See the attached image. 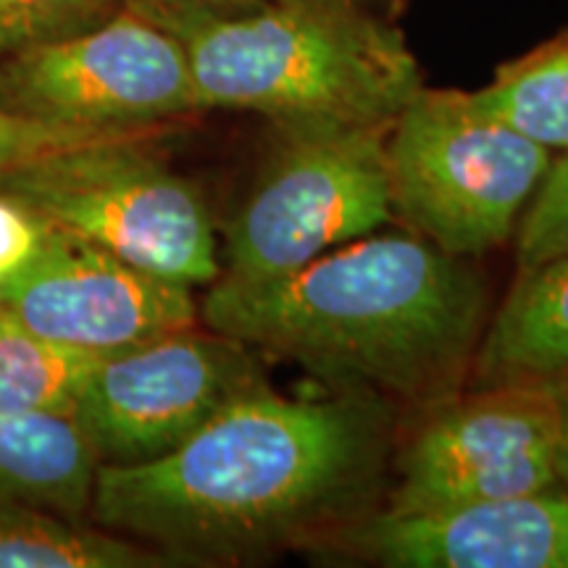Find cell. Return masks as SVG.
I'll list each match as a JSON object with an SVG mask.
<instances>
[{
	"label": "cell",
	"mask_w": 568,
	"mask_h": 568,
	"mask_svg": "<svg viewBox=\"0 0 568 568\" xmlns=\"http://www.w3.org/2000/svg\"><path fill=\"white\" fill-rule=\"evenodd\" d=\"M395 403L368 389L284 397L272 387L226 406L166 456L101 464L98 527L172 564H255L311 552L385 506Z\"/></svg>",
	"instance_id": "obj_1"
},
{
	"label": "cell",
	"mask_w": 568,
	"mask_h": 568,
	"mask_svg": "<svg viewBox=\"0 0 568 568\" xmlns=\"http://www.w3.org/2000/svg\"><path fill=\"white\" fill-rule=\"evenodd\" d=\"M489 314L477 268L414 232L366 234L268 280L219 276L197 308L261 355L416 410L466 387Z\"/></svg>",
	"instance_id": "obj_2"
},
{
	"label": "cell",
	"mask_w": 568,
	"mask_h": 568,
	"mask_svg": "<svg viewBox=\"0 0 568 568\" xmlns=\"http://www.w3.org/2000/svg\"><path fill=\"white\" fill-rule=\"evenodd\" d=\"M201 111L237 109L268 124H393L424 88L387 13L266 6L180 40Z\"/></svg>",
	"instance_id": "obj_3"
},
{
	"label": "cell",
	"mask_w": 568,
	"mask_h": 568,
	"mask_svg": "<svg viewBox=\"0 0 568 568\" xmlns=\"http://www.w3.org/2000/svg\"><path fill=\"white\" fill-rule=\"evenodd\" d=\"M161 134L90 140L0 174V195L119 255L142 272L187 287L222 276L203 195L153 153Z\"/></svg>",
	"instance_id": "obj_4"
},
{
	"label": "cell",
	"mask_w": 568,
	"mask_h": 568,
	"mask_svg": "<svg viewBox=\"0 0 568 568\" xmlns=\"http://www.w3.org/2000/svg\"><path fill=\"white\" fill-rule=\"evenodd\" d=\"M550 163V148L489 116L460 90L422 88L387 132L395 219L458 258L514 237Z\"/></svg>",
	"instance_id": "obj_5"
},
{
	"label": "cell",
	"mask_w": 568,
	"mask_h": 568,
	"mask_svg": "<svg viewBox=\"0 0 568 568\" xmlns=\"http://www.w3.org/2000/svg\"><path fill=\"white\" fill-rule=\"evenodd\" d=\"M382 126L272 124L268 151L224 234V280L258 282L393 222Z\"/></svg>",
	"instance_id": "obj_6"
},
{
	"label": "cell",
	"mask_w": 568,
	"mask_h": 568,
	"mask_svg": "<svg viewBox=\"0 0 568 568\" xmlns=\"http://www.w3.org/2000/svg\"><path fill=\"white\" fill-rule=\"evenodd\" d=\"M0 111L90 138L166 134L203 113L182 42L124 9L0 63Z\"/></svg>",
	"instance_id": "obj_7"
},
{
	"label": "cell",
	"mask_w": 568,
	"mask_h": 568,
	"mask_svg": "<svg viewBox=\"0 0 568 568\" xmlns=\"http://www.w3.org/2000/svg\"><path fill=\"white\" fill-rule=\"evenodd\" d=\"M422 414L424 422L393 453L382 514L435 516L558 487L548 382L474 387Z\"/></svg>",
	"instance_id": "obj_8"
},
{
	"label": "cell",
	"mask_w": 568,
	"mask_h": 568,
	"mask_svg": "<svg viewBox=\"0 0 568 568\" xmlns=\"http://www.w3.org/2000/svg\"><path fill=\"white\" fill-rule=\"evenodd\" d=\"M264 387L258 351L190 324L98 361L74 410L101 464L134 466L172 453L230 403Z\"/></svg>",
	"instance_id": "obj_9"
},
{
	"label": "cell",
	"mask_w": 568,
	"mask_h": 568,
	"mask_svg": "<svg viewBox=\"0 0 568 568\" xmlns=\"http://www.w3.org/2000/svg\"><path fill=\"white\" fill-rule=\"evenodd\" d=\"M0 311L32 335L92 358L197 322L193 287L51 224L38 251L0 282Z\"/></svg>",
	"instance_id": "obj_10"
},
{
	"label": "cell",
	"mask_w": 568,
	"mask_h": 568,
	"mask_svg": "<svg viewBox=\"0 0 568 568\" xmlns=\"http://www.w3.org/2000/svg\"><path fill=\"white\" fill-rule=\"evenodd\" d=\"M308 556L385 568H568V489L558 485L435 516L376 510Z\"/></svg>",
	"instance_id": "obj_11"
},
{
	"label": "cell",
	"mask_w": 568,
	"mask_h": 568,
	"mask_svg": "<svg viewBox=\"0 0 568 568\" xmlns=\"http://www.w3.org/2000/svg\"><path fill=\"white\" fill-rule=\"evenodd\" d=\"M101 456L74 403L0 416V497L80 521L92 506Z\"/></svg>",
	"instance_id": "obj_12"
},
{
	"label": "cell",
	"mask_w": 568,
	"mask_h": 568,
	"mask_svg": "<svg viewBox=\"0 0 568 568\" xmlns=\"http://www.w3.org/2000/svg\"><path fill=\"white\" fill-rule=\"evenodd\" d=\"M568 376V255L521 268L506 301L489 314L471 387Z\"/></svg>",
	"instance_id": "obj_13"
},
{
	"label": "cell",
	"mask_w": 568,
	"mask_h": 568,
	"mask_svg": "<svg viewBox=\"0 0 568 568\" xmlns=\"http://www.w3.org/2000/svg\"><path fill=\"white\" fill-rule=\"evenodd\" d=\"M113 531L0 497V568H142L166 560Z\"/></svg>",
	"instance_id": "obj_14"
},
{
	"label": "cell",
	"mask_w": 568,
	"mask_h": 568,
	"mask_svg": "<svg viewBox=\"0 0 568 568\" xmlns=\"http://www.w3.org/2000/svg\"><path fill=\"white\" fill-rule=\"evenodd\" d=\"M471 101L527 134L529 140L550 148L552 153L568 148V30L558 32L529 53L503 63L495 80L471 92Z\"/></svg>",
	"instance_id": "obj_15"
},
{
	"label": "cell",
	"mask_w": 568,
	"mask_h": 568,
	"mask_svg": "<svg viewBox=\"0 0 568 568\" xmlns=\"http://www.w3.org/2000/svg\"><path fill=\"white\" fill-rule=\"evenodd\" d=\"M98 361L32 335L0 311V416L71 406Z\"/></svg>",
	"instance_id": "obj_16"
},
{
	"label": "cell",
	"mask_w": 568,
	"mask_h": 568,
	"mask_svg": "<svg viewBox=\"0 0 568 568\" xmlns=\"http://www.w3.org/2000/svg\"><path fill=\"white\" fill-rule=\"evenodd\" d=\"M119 0H0V63L116 17Z\"/></svg>",
	"instance_id": "obj_17"
},
{
	"label": "cell",
	"mask_w": 568,
	"mask_h": 568,
	"mask_svg": "<svg viewBox=\"0 0 568 568\" xmlns=\"http://www.w3.org/2000/svg\"><path fill=\"white\" fill-rule=\"evenodd\" d=\"M514 237L518 272L568 255V148L552 155Z\"/></svg>",
	"instance_id": "obj_18"
},
{
	"label": "cell",
	"mask_w": 568,
	"mask_h": 568,
	"mask_svg": "<svg viewBox=\"0 0 568 568\" xmlns=\"http://www.w3.org/2000/svg\"><path fill=\"white\" fill-rule=\"evenodd\" d=\"M119 3L124 11L182 40L213 21L264 11L272 0H119Z\"/></svg>",
	"instance_id": "obj_19"
},
{
	"label": "cell",
	"mask_w": 568,
	"mask_h": 568,
	"mask_svg": "<svg viewBox=\"0 0 568 568\" xmlns=\"http://www.w3.org/2000/svg\"><path fill=\"white\" fill-rule=\"evenodd\" d=\"M90 140L105 138H90V134L59 130V126L30 122V119L0 111V174L11 172V169H17L32 159H40V155Z\"/></svg>",
	"instance_id": "obj_20"
},
{
	"label": "cell",
	"mask_w": 568,
	"mask_h": 568,
	"mask_svg": "<svg viewBox=\"0 0 568 568\" xmlns=\"http://www.w3.org/2000/svg\"><path fill=\"white\" fill-rule=\"evenodd\" d=\"M48 224L24 205L0 195V282L24 264L45 237Z\"/></svg>",
	"instance_id": "obj_21"
},
{
	"label": "cell",
	"mask_w": 568,
	"mask_h": 568,
	"mask_svg": "<svg viewBox=\"0 0 568 568\" xmlns=\"http://www.w3.org/2000/svg\"><path fill=\"white\" fill-rule=\"evenodd\" d=\"M552 406H556V445H552V466L558 485L568 489V376L548 379Z\"/></svg>",
	"instance_id": "obj_22"
},
{
	"label": "cell",
	"mask_w": 568,
	"mask_h": 568,
	"mask_svg": "<svg viewBox=\"0 0 568 568\" xmlns=\"http://www.w3.org/2000/svg\"><path fill=\"white\" fill-rule=\"evenodd\" d=\"M276 6H297V9H368L382 11L385 0H272Z\"/></svg>",
	"instance_id": "obj_23"
}]
</instances>
